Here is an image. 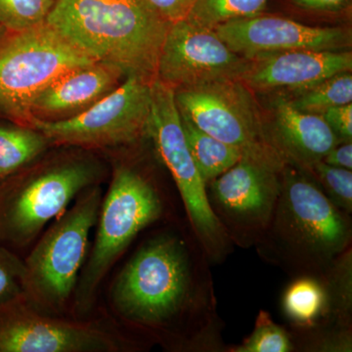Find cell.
Here are the masks:
<instances>
[{
  "label": "cell",
  "instance_id": "obj_8",
  "mask_svg": "<svg viewBox=\"0 0 352 352\" xmlns=\"http://www.w3.org/2000/svg\"><path fill=\"white\" fill-rule=\"evenodd\" d=\"M180 113L201 131L237 148L250 160L278 173L288 166L270 138L252 90L240 80H222L175 90Z\"/></svg>",
  "mask_w": 352,
  "mask_h": 352
},
{
  "label": "cell",
  "instance_id": "obj_9",
  "mask_svg": "<svg viewBox=\"0 0 352 352\" xmlns=\"http://www.w3.org/2000/svg\"><path fill=\"white\" fill-rule=\"evenodd\" d=\"M147 135L151 138L157 154L175 179L201 245L212 258H219L224 254L230 238L212 210L207 183L189 151L175 89L159 78L151 82V112Z\"/></svg>",
  "mask_w": 352,
  "mask_h": 352
},
{
  "label": "cell",
  "instance_id": "obj_20",
  "mask_svg": "<svg viewBox=\"0 0 352 352\" xmlns=\"http://www.w3.org/2000/svg\"><path fill=\"white\" fill-rule=\"evenodd\" d=\"M289 320L300 326L314 325L329 312L327 286L314 277H302L289 285L282 300Z\"/></svg>",
  "mask_w": 352,
  "mask_h": 352
},
{
  "label": "cell",
  "instance_id": "obj_28",
  "mask_svg": "<svg viewBox=\"0 0 352 352\" xmlns=\"http://www.w3.org/2000/svg\"><path fill=\"white\" fill-rule=\"evenodd\" d=\"M164 19L170 24L186 20L197 0H149Z\"/></svg>",
  "mask_w": 352,
  "mask_h": 352
},
{
  "label": "cell",
  "instance_id": "obj_16",
  "mask_svg": "<svg viewBox=\"0 0 352 352\" xmlns=\"http://www.w3.org/2000/svg\"><path fill=\"white\" fill-rule=\"evenodd\" d=\"M270 134L287 163L302 170H309L340 143L322 116L298 110L284 96L273 102Z\"/></svg>",
  "mask_w": 352,
  "mask_h": 352
},
{
  "label": "cell",
  "instance_id": "obj_18",
  "mask_svg": "<svg viewBox=\"0 0 352 352\" xmlns=\"http://www.w3.org/2000/svg\"><path fill=\"white\" fill-rule=\"evenodd\" d=\"M180 116L189 151L207 184L243 159L242 153L237 148L201 131L182 113Z\"/></svg>",
  "mask_w": 352,
  "mask_h": 352
},
{
  "label": "cell",
  "instance_id": "obj_10",
  "mask_svg": "<svg viewBox=\"0 0 352 352\" xmlns=\"http://www.w3.org/2000/svg\"><path fill=\"white\" fill-rule=\"evenodd\" d=\"M150 112L151 82L129 76L100 100L68 119L32 117L27 126L41 132L50 144L113 147L147 135Z\"/></svg>",
  "mask_w": 352,
  "mask_h": 352
},
{
  "label": "cell",
  "instance_id": "obj_3",
  "mask_svg": "<svg viewBox=\"0 0 352 352\" xmlns=\"http://www.w3.org/2000/svg\"><path fill=\"white\" fill-rule=\"evenodd\" d=\"M113 307L126 320L161 327L194 300L188 252L182 241L162 236L146 243L122 268L112 289Z\"/></svg>",
  "mask_w": 352,
  "mask_h": 352
},
{
  "label": "cell",
  "instance_id": "obj_2",
  "mask_svg": "<svg viewBox=\"0 0 352 352\" xmlns=\"http://www.w3.org/2000/svg\"><path fill=\"white\" fill-rule=\"evenodd\" d=\"M100 187L83 190L41 235L25 259L24 296L43 314H61L75 295L102 203Z\"/></svg>",
  "mask_w": 352,
  "mask_h": 352
},
{
  "label": "cell",
  "instance_id": "obj_14",
  "mask_svg": "<svg viewBox=\"0 0 352 352\" xmlns=\"http://www.w3.org/2000/svg\"><path fill=\"white\" fill-rule=\"evenodd\" d=\"M219 38L245 59L295 50H351V31L342 27H312L288 18L252 16L215 28Z\"/></svg>",
  "mask_w": 352,
  "mask_h": 352
},
{
  "label": "cell",
  "instance_id": "obj_31",
  "mask_svg": "<svg viewBox=\"0 0 352 352\" xmlns=\"http://www.w3.org/2000/svg\"><path fill=\"white\" fill-rule=\"evenodd\" d=\"M2 30H3V27H2L1 25H0V34H1Z\"/></svg>",
  "mask_w": 352,
  "mask_h": 352
},
{
  "label": "cell",
  "instance_id": "obj_24",
  "mask_svg": "<svg viewBox=\"0 0 352 352\" xmlns=\"http://www.w3.org/2000/svg\"><path fill=\"white\" fill-rule=\"evenodd\" d=\"M286 331L270 318L265 311L259 312L254 332L235 349L236 352H288L293 351Z\"/></svg>",
  "mask_w": 352,
  "mask_h": 352
},
{
  "label": "cell",
  "instance_id": "obj_19",
  "mask_svg": "<svg viewBox=\"0 0 352 352\" xmlns=\"http://www.w3.org/2000/svg\"><path fill=\"white\" fill-rule=\"evenodd\" d=\"M50 144L32 127L0 126V182L36 161Z\"/></svg>",
  "mask_w": 352,
  "mask_h": 352
},
{
  "label": "cell",
  "instance_id": "obj_11",
  "mask_svg": "<svg viewBox=\"0 0 352 352\" xmlns=\"http://www.w3.org/2000/svg\"><path fill=\"white\" fill-rule=\"evenodd\" d=\"M124 340L94 322L54 318L24 296L0 305V352H118Z\"/></svg>",
  "mask_w": 352,
  "mask_h": 352
},
{
  "label": "cell",
  "instance_id": "obj_15",
  "mask_svg": "<svg viewBox=\"0 0 352 352\" xmlns=\"http://www.w3.org/2000/svg\"><path fill=\"white\" fill-rule=\"evenodd\" d=\"M352 71V53L295 50L248 59L240 82L252 91L305 89L339 74Z\"/></svg>",
  "mask_w": 352,
  "mask_h": 352
},
{
  "label": "cell",
  "instance_id": "obj_23",
  "mask_svg": "<svg viewBox=\"0 0 352 352\" xmlns=\"http://www.w3.org/2000/svg\"><path fill=\"white\" fill-rule=\"evenodd\" d=\"M54 0H0V25L21 32L45 22Z\"/></svg>",
  "mask_w": 352,
  "mask_h": 352
},
{
  "label": "cell",
  "instance_id": "obj_27",
  "mask_svg": "<svg viewBox=\"0 0 352 352\" xmlns=\"http://www.w3.org/2000/svg\"><path fill=\"white\" fill-rule=\"evenodd\" d=\"M322 118L327 122L340 142H351L352 104L338 106L326 111Z\"/></svg>",
  "mask_w": 352,
  "mask_h": 352
},
{
  "label": "cell",
  "instance_id": "obj_13",
  "mask_svg": "<svg viewBox=\"0 0 352 352\" xmlns=\"http://www.w3.org/2000/svg\"><path fill=\"white\" fill-rule=\"evenodd\" d=\"M248 59L233 52L214 30L187 20L170 24L164 38L157 78L173 89L222 80H239Z\"/></svg>",
  "mask_w": 352,
  "mask_h": 352
},
{
  "label": "cell",
  "instance_id": "obj_30",
  "mask_svg": "<svg viewBox=\"0 0 352 352\" xmlns=\"http://www.w3.org/2000/svg\"><path fill=\"white\" fill-rule=\"evenodd\" d=\"M296 6L314 10H329L342 6L344 0H292Z\"/></svg>",
  "mask_w": 352,
  "mask_h": 352
},
{
  "label": "cell",
  "instance_id": "obj_29",
  "mask_svg": "<svg viewBox=\"0 0 352 352\" xmlns=\"http://www.w3.org/2000/svg\"><path fill=\"white\" fill-rule=\"evenodd\" d=\"M322 161L330 166L337 168L352 170V144L351 142H344L336 145L323 157Z\"/></svg>",
  "mask_w": 352,
  "mask_h": 352
},
{
  "label": "cell",
  "instance_id": "obj_22",
  "mask_svg": "<svg viewBox=\"0 0 352 352\" xmlns=\"http://www.w3.org/2000/svg\"><path fill=\"white\" fill-rule=\"evenodd\" d=\"M268 0H197L187 21L214 30L227 22L258 15Z\"/></svg>",
  "mask_w": 352,
  "mask_h": 352
},
{
  "label": "cell",
  "instance_id": "obj_4",
  "mask_svg": "<svg viewBox=\"0 0 352 352\" xmlns=\"http://www.w3.org/2000/svg\"><path fill=\"white\" fill-rule=\"evenodd\" d=\"M270 227L287 258L310 270L328 267L351 238V223L342 210L291 164L281 173Z\"/></svg>",
  "mask_w": 352,
  "mask_h": 352
},
{
  "label": "cell",
  "instance_id": "obj_21",
  "mask_svg": "<svg viewBox=\"0 0 352 352\" xmlns=\"http://www.w3.org/2000/svg\"><path fill=\"white\" fill-rule=\"evenodd\" d=\"M289 100L294 107L302 112L320 116L329 109L351 104V72L331 76L312 87L298 90L296 91V96Z\"/></svg>",
  "mask_w": 352,
  "mask_h": 352
},
{
  "label": "cell",
  "instance_id": "obj_6",
  "mask_svg": "<svg viewBox=\"0 0 352 352\" xmlns=\"http://www.w3.org/2000/svg\"><path fill=\"white\" fill-rule=\"evenodd\" d=\"M163 210L161 196L148 178L131 166H116L102 199L94 247L76 285L78 314L89 309L110 268L138 234L161 217Z\"/></svg>",
  "mask_w": 352,
  "mask_h": 352
},
{
  "label": "cell",
  "instance_id": "obj_17",
  "mask_svg": "<svg viewBox=\"0 0 352 352\" xmlns=\"http://www.w3.org/2000/svg\"><path fill=\"white\" fill-rule=\"evenodd\" d=\"M122 72L100 62L80 67L59 76L32 104V117H57L85 110L113 91Z\"/></svg>",
  "mask_w": 352,
  "mask_h": 352
},
{
  "label": "cell",
  "instance_id": "obj_12",
  "mask_svg": "<svg viewBox=\"0 0 352 352\" xmlns=\"http://www.w3.org/2000/svg\"><path fill=\"white\" fill-rule=\"evenodd\" d=\"M210 183L208 201L230 239L249 245L267 231L281 191V173L242 159Z\"/></svg>",
  "mask_w": 352,
  "mask_h": 352
},
{
  "label": "cell",
  "instance_id": "obj_5",
  "mask_svg": "<svg viewBox=\"0 0 352 352\" xmlns=\"http://www.w3.org/2000/svg\"><path fill=\"white\" fill-rule=\"evenodd\" d=\"M101 175L96 162L74 157L16 182H0V245L23 249L32 244Z\"/></svg>",
  "mask_w": 352,
  "mask_h": 352
},
{
  "label": "cell",
  "instance_id": "obj_7",
  "mask_svg": "<svg viewBox=\"0 0 352 352\" xmlns=\"http://www.w3.org/2000/svg\"><path fill=\"white\" fill-rule=\"evenodd\" d=\"M96 60L47 23L0 41V113L28 124L39 94L71 69Z\"/></svg>",
  "mask_w": 352,
  "mask_h": 352
},
{
  "label": "cell",
  "instance_id": "obj_25",
  "mask_svg": "<svg viewBox=\"0 0 352 352\" xmlns=\"http://www.w3.org/2000/svg\"><path fill=\"white\" fill-rule=\"evenodd\" d=\"M310 173L316 176L323 192L338 208L346 212L352 210V173L346 168H337L316 162L310 166Z\"/></svg>",
  "mask_w": 352,
  "mask_h": 352
},
{
  "label": "cell",
  "instance_id": "obj_1",
  "mask_svg": "<svg viewBox=\"0 0 352 352\" xmlns=\"http://www.w3.org/2000/svg\"><path fill=\"white\" fill-rule=\"evenodd\" d=\"M46 23L96 61L148 82L170 27L149 0H54Z\"/></svg>",
  "mask_w": 352,
  "mask_h": 352
},
{
  "label": "cell",
  "instance_id": "obj_26",
  "mask_svg": "<svg viewBox=\"0 0 352 352\" xmlns=\"http://www.w3.org/2000/svg\"><path fill=\"white\" fill-rule=\"evenodd\" d=\"M25 263L0 245V305L24 295Z\"/></svg>",
  "mask_w": 352,
  "mask_h": 352
}]
</instances>
